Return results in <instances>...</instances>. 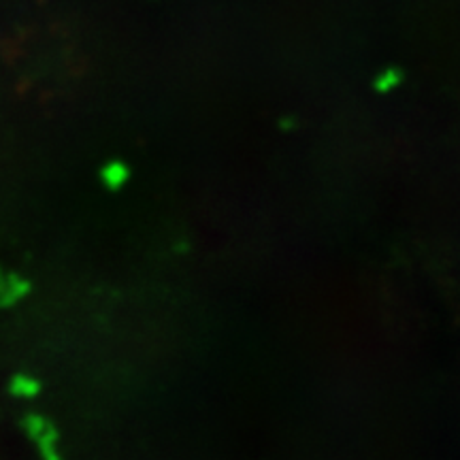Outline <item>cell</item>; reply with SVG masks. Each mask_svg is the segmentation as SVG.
<instances>
[{
	"label": "cell",
	"mask_w": 460,
	"mask_h": 460,
	"mask_svg": "<svg viewBox=\"0 0 460 460\" xmlns=\"http://www.w3.org/2000/svg\"><path fill=\"white\" fill-rule=\"evenodd\" d=\"M54 427L56 424L51 422L48 416H43V413L39 411H24L20 418V429L24 430V435L32 441V444L37 439H41L45 433H49Z\"/></svg>",
	"instance_id": "3957f363"
},
{
	"label": "cell",
	"mask_w": 460,
	"mask_h": 460,
	"mask_svg": "<svg viewBox=\"0 0 460 460\" xmlns=\"http://www.w3.org/2000/svg\"><path fill=\"white\" fill-rule=\"evenodd\" d=\"M3 286H4V273L0 275V295H3Z\"/></svg>",
	"instance_id": "8992f818"
},
{
	"label": "cell",
	"mask_w": 460,
	"mask_h": 460,
	"mask_svg": "<svg viewBox=\"0 0 460 460\" xmlns=\"http://www.w3.org/2000/svg\"><path fill=\"white\" fill-rule=\"evenodd\" d=\"M32 295V281L20 273H4L3 295H0V309L17 307Z\"/></svg>",
	"instance_id": "6da1fadb"
},
{
	"label": "cell",
	"mask_w": 460,
	"mask_h": 460,
	"mask_svg": "<svg viewBox=\"0 0 460 460\" xmlns=\"http://www.w3.org/2000/svg\"><path fill=\"white\" fill-rule=\"evenodd\" d=\"M0 275H3V269H0Z\"/></svg>",
	"instance_id": "52a82bcc"
},
{
	"label": "cell",
	"mask_w": 460,
	"mask_h": 460,
	"mask_svg": "<svg viewBox=\"0 0 460 460\" xmlns=\"http://www.w3.org/2000/svg\"><path fill=\"white\" fill-rule=\"evenodd\" d=\"M34 446H37L41 460H65L60 452V430H58V427L51 429L49 433H45L41 439L34 441Z\"/></svg>",
	"instance_id": "277c9868"
},
{
	"label": "cell",
	"mask_w": 460,
	"mask_h": 460,
	"mask_svg": "<svg viewBox=\"0 0 460 460\" xmlns=\"http://www.w3.org/2000/svg\"><path fill=\"white\" fill-rule=\"evenodd\" d=\"M101 180L109 190H118L124 186L126 180H128V169L119 163H109L107 166H102Z\"/></svg>",
	"instance_id": "5b68a950"
},
{
	"label": "cell",
	"mask_w": 460,
	"mask_h": 460,
	"mask_svg": "<svg viewBox=\"0 0 460 460\" xmlns=\"http://www.w3.org/2000/svg\"><path fill=\"white\" fill-rule=\"evenodd\" d=\"M7 393L13 399L20 401H32L43 393V384L31 373H13L7 382Z\"/></svg>",
	"instance_id": "7a4b0ae2"
}]
</instances>
